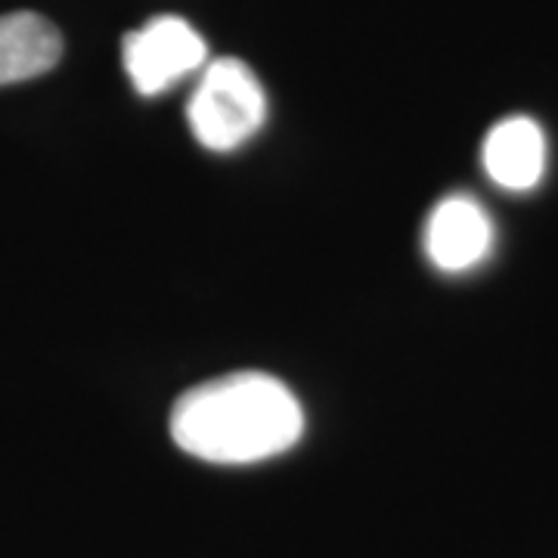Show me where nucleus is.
Segmentation results:
<instances>
[{
    "label": "nucleus",
    "mask_w": 558,
    "mask_h": 558,
    "mask_svg": "<svg viewBox=\"0 0 558 558\" xmlns=\"http://www.w3.org/2000/svg\"><path fill=\"white\" fill-rule=\"evenodd\" d=\"M304 435V410L286 381L267 373H230L183 391L171 410V438L183 453L248 465L292 450Z\"/></svg>",
    "instance_id": "1"
},
{
    "label": "nucleus",
    "mask_w": 558,
    "mask_h": 558,
    "mask_svg": "<svg viewBox=\"0 0 558 558\" xmlns=\"http://www.w3.org/2000/svg\"><path fill=\"white\" fill-rule=\"evenodd\" d=\"M186 119L193 137L211 153H233L255 137L267 119V97L255 72L242 60L220 57L205 62L190 97Z\"/></svg>",
    "instance_id": "2"
},
{
    "label": "nucleus",
    "mask_w": 558,
    "mask_h": 558,
    "mask_svg": "<svg viewBox=\"0 0 558 558\" xmlns=\"http://www.w3.org/2000/svg\"><path fill=\"white\" fill-rule=\"evenodd\" d=\"M124 72L143 97L165 94L186 75L205 69L208 47L199 32L180 16H156L124 35Z\"/></svg>",
    "instance_id": "3"
},
{
    "label": "nucleus",
    "mask_w": 558,
    "mask_h": 558,
    "mask_svg": "<svg viewBox=\"0 0 558 558\" xmlns=\"http://www.w3.org/2000/svg\"><path fill=\"white\" fill-rule=\"evenodd\" d=\"M494 223L472 196H447L425 223V255L444 274H462L490 255Z\"/></svg>",
    "instance_id": "4"
},
{
    "label": "nucleus",
    "mask_w": 558,
    "mask_h": 558,
    "mask_svg": "<svg viewBox=\"0 0 558 558\" xmlns=\"http://www.w3.org/2000/svg\"><path fill=\"white\" fill-rule=\"evenodd\" d=\"M484 171L502 190H534L546 171V137L534 119L512 116L497 121L484 140Z\"/></svg>",
    "instance_id": "5"
},
{
    "label": "nucleus",
    "mask_w": 558,
    "mask_h": 558,
    "mask_svg": "<svg viewBox=\"0 0 558 558\" xmlns=\"http://www.w3.org/2000/svg\"><path fill=\"white\" fill-rule=\"evenodd\" d=\"M62 57V35L38 13L0 16V87L47 75Z\"/></svg>",
    "instance_id": "6"
}]
</instances>
